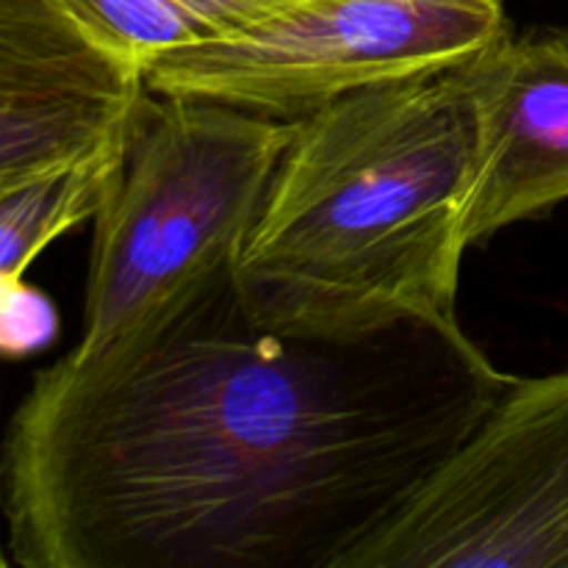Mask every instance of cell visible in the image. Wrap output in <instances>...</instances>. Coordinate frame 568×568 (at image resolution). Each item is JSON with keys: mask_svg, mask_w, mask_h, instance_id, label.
<instances>
[{"mask_svg": "<svg viewBox=\"0 0 568 568\" xmlns=\"http://www.w3.org/2000/svg\"><path fill=\"white\" fill-rule=\"evenodd\" d=\"M59 333L53 303L22 277L0 272V355L28 358Z\"/></svg>", "mask_w": 568, "mask_h": 568, "instance_id": "cell-10", "label": "cell"}, {"mask_svg": "<svg viewBox=\"0 0 568 568\" xmlns=\"http://www.w3.org/2000/svg\"><path fill=\"white\" fill-rule=\"evenodd\" d=\"M142 94L59 0H0V189L125 142Z\"/></svg>", "mask_w": 568, "mask_h": 568, "instance_id": "cell-6", "label": "cell"}, {"mask_svg": "<svg viewBox=\"0 0 568 568\" xmlns=\"http://www.w3.org/2000/svg\"><path fill=\"white\" fill-rule=\"evenodd\" d=\"M294 120L144 89L94 214L81 361L131 355L233 286Z\"/></svg>", "mask_w": 568, "mask_h": 568, "instance_id": "cell-3", "label": "cell"}, {"mask_svg": "<svg viewBox=\"0 0 568 568\" xmlns=\"http://www.w3.org/2000/svg\"><path fill=\"white\" fill-rule=\"evenodd\" d=\"M0 566H6V555H3V547H0Z\"/></svg>", "mask_w": 568, "mask_h": 568, "instance_id": "cell-11", "label": "cell"}, {"mask_svg": "<svg viewBox=\"0 0 568 568\" xmlns=\"http://www.w3.org/2000/svg\"><path fill=\"white\" fill-rule=\"evenodd\" d=\"M122 155L125 142L0 189V272L22 277L50 242L89 216L94 220Z\"/></svg>", "mask_w": 568, "mask_h": 568, "instance_id": "cell-9", "label": "cell"}, {"mask_svg": "<svg viewBox=\"0 0 568 568\" xmlns=\"http://www.w3.org/2000/svg\"><path fill=\"white\" fill-rule=\"evenodd\" d=\"M338 568H568V369L510 375Z\"/></svg>", "mask_w": 568, "mask_h": 568, "instance_id": "cell-5", "label": "cell"}, {"mask_svg": "<svg viewBox=\"0 0 568 568\" xmlns=\"http://www.w3.org/2000/svg\"><path fill=\"white\" fill-rule=\"evenodd\" d=\"M114 59L144 72L155 59L258 26L297 0H59Z\"/></svg>", "mask_w": 568, "mask_h": 568, "instance_id": "cell-8", "label": "cell"}, {"mask_svg": "<svg viewBox=\"0 0 568 568\" xmlns=\"http://www.w3.org/2000/svg\"><path fill=\"white\" fill-rule=\"evenodd\" d=\"M460 72L475 114L471 247L568 200V28H508Z\"/></svg>", "mask_w": 568, "mask_h": 568, "instance_id": "cell-7", "label": "cell"}, {"mask_svg": "<svg viewBox=\"0 0 568 568\" xmlns=\"http://www.w3.org/2000/svg\"><path fill=\"white\" fill-rule=\"evenodd\" d=\"M510 375L464 327L292 336L233 286L159 342L39 372L6 427L26 568H338Z\"/></svg>", "mask_w": 568, "mask_h": 568, "instance_id": "cell-1", "label": "cell"}, {"mask_svg": "<svg viewBox=\"0 0 568 568\" xmlns=\"http://www.w3.org/2000/svg\"><path fill=\"white\" fill-rule=\"evenodd\" d=\"M471 161L475 114L460 64L294 120L233 270L244 314L314 338L410 322L458 327Z\"/></svg>", "mask_w": 568, "mask_h": 568, "instance_id": "cell-2", "label": "cell"}, {"mask_svg": "<svg viewBox=\"0 0 568 568\" xmlns=\"http://www.w3.org/2000/svg\"><path fill=\"white\" fill-rule=\"evenodd\" d=\"M508 28L503 0H297L247 31L161 55L142 81L303 120L361 89L453 70Z\"/></svg>", "mask_w": 568, "mask_h": 568, "instance_id": "cell-4", "label": "cell"}]
</instances>
